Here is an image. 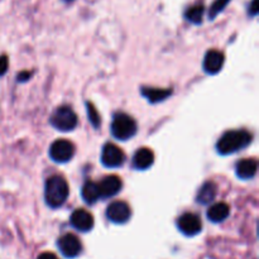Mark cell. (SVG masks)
<instances>
[{"label":"cell","mask_w":259,"mask_h":259,"mask_svg":"<svg viewBox=\"0 0 259 259\" xmlns=\"http://www.w3.org/2000/svg\"><path fill=\"white\" fill-rule=\"evenodd\" d=\"M253 136L245 129L239 131H229L223 134L217 144V149L223 156L237 153L238 151H242L245 147H248L252 142Z\"/></svg>","instance_id":"cell-1"},{"label":"cell","mask_w":259,"mask_h":259,"mask_svg":"<svg viewBox=\"0 0 259 259\" xmlns=\"http://www.w3.org/2000/svg\"><path fill=\"white\" fill-rule=\"evenodd\" d=\"M67 197L68 185L62 176H52L46 181L45 200L48 206L57 209L65 204Z\"/></svg>","instance_id":"cell-2"},{"label":"cell","mask_w":259,"mask_h":259,"mask_svg":"<svg viewBox=\"0 0 259 259\" xmlns=\"http://www.w3.org/2000/svg\"><path fill=\"white\" fill-rule=\"evenodd\" d=\"M137 133V123L131 115L119 113L114 116L111 123V134L118 141H128Z\"/></svg>","instance_id":"cell-3"},{"label":"cell","mask_w":259,"mask_h":259,"mask_svg":"<svg viewBox=\"0 0 259 259\" xmlns=\"http://www.w3.org/2000/svg\"><path fill=\"white\" fill-rule=\"evenodd\" d=\"M51 124L57 131L71 132L77 125V115L70 106H60L53 111Z\"/></svg>","instance_id":"cell-4"},{"label":"cell","mask_w":259,"mask_h":259,"mask_svg":"<svg viewBox=\"0 0 259 259\" xmlns=\"http://www.w3.org/2000/svg\"><path fill=\"white\" fill-rule=\"evenodd\" d=\"M75 154V146L67 139H57L50 148V157L57 163H66Z\"/></svg>","instance_id":"cell-5"},{"label":"cell","mask_w":259,"mask_h":259,"mask_svg":"<svg viewBox=\"0 0 259 259\" xmlns=\"http://www.w3.org/2000/svg\"><path fill=\"white\" fill-rule=\"evenodd\" d=\"M58 248L66 258H76L82 250V244L75 234L67 233L58 239Z\"/></svg>","instance_id":"cell-6"},{"label":"cell","mask_w":259,"mask_h":259,"mask_svg":"<svg viewBox=\"0 0 259 259\" xmlns=\"http://www.w3.org/2000/svg\"><path fill=\"white\" fill-rule=\"evenodd\" d=\"M177 227L181 230L182 234L187 235V237H194V235L199 234L202 229L200 218L196 214H192V212L182 214L177 220Z\"/></svg>","instance_id":"cell-7"},{"label":"cell","mask_w":259,"mask_h":259,"mask_svg":"<svg viewBox=\"0 0 259 259\" xmlns=\"http://www.w3.org/2000/svg\"><path fill=\"white\" fill-rule=\"evenodd\" d=\"M124 159H125V156L123 151L115 144L108 143L104 146L103 152H101V162L104 166L109 168H116L124 163Z\"/></svg>","instance_id":"cell-8"},{"label":"cell","mask_w":259,"mask_h":259,"mask_svg":"<svg viewBox=\"0 0 259 259\" xmlns=\"http://www.w3.org/2000/svg\"><path fill=\"white\" fill-rule=\"evenodd\" d=\"M131 207L124 201H114L106 207V218L115 224H124L131 219Z\"/></svg>","instance_id":"cell-9"},{"label":"cell","mask_w":259,"mask_h":259,"mask_svg":"<svg viewBox=\"0 0 259 259\" xmlns=\"http://www.w3.org/2000/svg\"><path fill=\"white\" fill-rule=\"evenodd\" d=\"M98 187L99 192H100V199H108V197H113L120 192L123 182L118 176H106L99 182Z\"/></svg>","instance_id":"cell-10"},{"label":"cell","mask_w":259,"mask_h":259,"mask_svg":"<svg viewBox=\"0 0 259 259\" xmlns=\"http://www.w3.org/2000/svg\"><path fill=\"white\" fill-rule=\"evenodd\" d=\"M224 61L225 57L223 52L218 50L207 51L204 57V63H202L205 72L209 73V75L219 73L222 71L223 66H224Z\"/></svg>","instance_id":"cell-11"},{"label":"cell","mask_w":259,"mask_h":259,"mask_svg":"<svg viewBox=\"0 0 259 259\" xmlns=\"http://www.w3.org/2000/svg\"><path fill=\"white\" fill-rule=\"evenodd\" d=\"M71 225L78 232H90L94 228V217L85 209H77L71 215Z\"/></svg>","instance_id":"cell-12"},{"label":"cell","mask_w":259,"mask_h":259,"mask_svg":"<svg viewBox=\"0 0 259 259\" xmlns=\"http://www.w3.org/2000/svg\"><path fill=\"white\" fill-rule=\"evenodd\" d=\"M154 162V153L149 148H141L133 157V167L139 171L149 168Z\"/></svg>","instance_id":"cell-13"},{"label":"cell","mask_w":259,"mask_h":259,"mask_svg":"<svg viewBox=\"0 0 259 259\" xmlns=\"http://www.w3.org/2000/svg\"><path fill=\"white\" fill-rule=\"evenodd\" d=\"M237 176L242 180H252L257 175L258 163L254 158H244L237 164Z\"/></svg>","instance_id":"cell-14"},{"label":"cell","mask_w":259,"mask_h":259,"mask_svg":"<svg viewBox=\"0 0 259 259\" xmlns=\"http://www.w3.org/2000/svg\"><path fill=\"white\" fill-rule=\"evenodd\" d=\"M230 209L225 202H217L207 210V219L212 223H222L229 217Z\"/></svg>","instance_id":"cell-15"},{"label":"cell","mask_w":259,"mask_h":259,"mask_svg":"<svg viewBox=\"0 0 259 259\" xmlns=\"http://www.w3.org/2000/svg\"><path fill=\"white\" fill-rule=\"evenodd\" d=\"M217 185L212 181H206L201 187H200L199 192H197L196 201L201 205H207L211 201H214L215 196H217Z\"/></svg>","instance_id":"cell-16"},{"label":"cell","mask_w":259,"mask_h":259,"mask_svg":"<svg viewBox=\"0 0 259 259\" xmlns=\"http://www.w3.org/2000/svg\"><path fill=\"white\" fill-rule=\"evenodd\" d=\"M172 94L171 89H153V88H142V95L148 99L149 103L156 104L166 100Z\"/></svg>","instance_id":"cell-17"},{"label":"cell","mask_w":259,"mask_h":259,"mask_svg":"<svg viewBox=\"0 0 259 259\" xmlns=\"http://www.w3.org/2000/svg\"><path fill=\"white\" fill-rule=\"evenodd\" d=\"M81 196H82L83 201L89 205H94L99 199H100V192H99L98 184L95 182H86L81 190Z\"/></svg>","instance_id":"cell-18"},{"label":"cell","mask_w":259,"mask_h":259,"mask_svg":"<svg viewBox=\"0 0 259 259\" xmlns=\"http://www.w3.org/2000/svg\"><path fill=\"white\" fill-rule=\"evenodd\" d=\"M205 14V7L202 4H196L190 7L189 9L185 12V18L189 20L192 24H201L202 19H204Z\"/></svg>","instance_id":"cell-19"},{"label":"cell","mask_w":259,"mask_h":259,"mask_svg":"<svg viewBox=\"0 0 259 259\" xmlns=\"http://www.w3.org/2000/svg\"><path fill=\"white\" fill-rule=\"evenodd\" d=\"M230 2L232 0H214V3H212L209 9V19L214 20L228 7Z\"/></svg>","instance_id":"cell-20"},{"label":"cell","mask_w":259,"mask_h":259,"mask_svg":"<svg viewBox=\"0 0 259 259\" xmlns=\"http://www.w3.org/2000/svg\"><path fill=\"white\" fill-rule=\"evenodd\" d=\"M86 106H88V115H89V119H90V123L93 124V126L95 129L100 128L101 119H100V115H99L98 110L95 109V106H94L91 103L86 104Z\"/></svg>","instance_id":"cell-21"},{"label":"cell","mask_w":259,"mask_h":259,"mask_svg":"<svg viewBox=\"0 0 259 259\" xmlns=\"http://www.w3.org/2000/svg\"><path fill=\"white\" fill-rule=\"evenodd\" d=\"M8 66H9V60H8L7 56H2L0 57V76H3L7 72Z\"/></svg>","instance_id":"cell-22"},{"label":"cell","mask_w":259,"mask_h":259,"mask_svg":"<svg viewBox=\"0 0 259 259\" xmlns=\"http://www.w3.org/2000/svg\"><path fill=\"white\" fill-rule=\"evenodd\" d=\"M33 75V72H28V71H22V72L18 75V81L19 82H24V81H28V78Z\"/></svg>","instance_id":"cell-23"},{"label":"cell","mask_w":259,"mask_h":259,"mask_svg":"<svg viewBox=\"0 0 259 259\" xmlns=\"http://www.w3.org/2000/svg\"><path fill=\"white\" fill-rule=\"evenodd\" d=\"M37 259H58V257L51 252H45V253H42V254H39V257H38Z\"/></svg>","instance_id":"cell-24"},{"label":"cell","mask_w":259,"mask_h":259,"mask_svg":"<svg viewBox=\"0 0 259 259\" xmlns=\"http://www.w3.org/2000/svg\"><path fill=\"white\" fill-rule=\"evenodd\" d=\"M249 14L252 15V17H254V15H257L258 13V9H257V4H255V0H252V3H250V7H249Z\"/></svg>","instance_id":"cell-25"},{"label":"cell","mask_w":259,"mask_h":259,"mask_svg":"<svg viewBox=\"0 0 259 259\" xmlns=\"http://www.w3.org/2000/svg\"><path fill=\"white\" fill-rule=\"evenodd\" d=\"M66 3H71V2H73V0H65Z\"/></svg>","instance_id":"cell-26"}]
</instances>
